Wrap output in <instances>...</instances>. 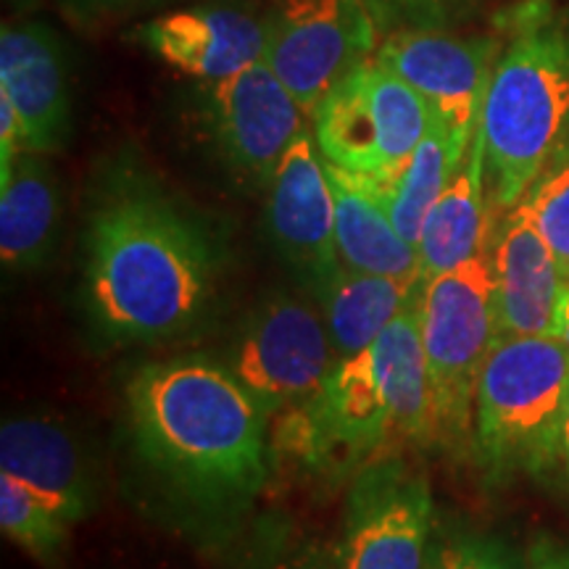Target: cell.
Returning a JSON list of instances; mask_svg holds the SVG:
<instances>
[{
    "mask_svg": "<svg viewBox=\"0 0 569 569\" xmlns=\"http://www.w3.org/2000/svg\"><path fill=\"white\" fill-rule=\"evenodd\" d=\"M213 277L211 234L153 184H117L90 213L84 293L111 340L151 343L188 330Z\"/></svg>",
    "mask_w": 569,
    "mask_h": 569,
    "instance_id": "1",
    "label": "cell"
},
{
    "mask_svg": "<svg viewBox=\"0 0 569 569\" xmlns=\"http://www.w3.org/2000/svg\"><path fill=\"white\" fill-rule=\"evenodd\" d=\"M127 411L142 461L196 507L243 509L267 486V415L230 369L206 359L142 367Z\"/></svg>",
    "mask_w": 569,
    "mask_h": 569,
    "instance_id": "2",
    "label": "cell"
},
{
    "mask_svg": "<svg viewBox=\"0 0 569 569\" xmlns=\"http://www.w3.org/2000/svg\"><path fill=\"white\" fill-rule=\"evenodd\" d=\"M419 293L372 346L338 361L303 407L280 417L274 443L317 472H346L436 440Z\"/></svg>",
    "mask_w": 569,
    "mask_h": 569,
    "instance_id": "3",
    "label": "cell"
},
{
    "mask_svg": "<svg viewBox=\"0 0 569 569\" xmlns=\"http://www.w3.org/2000/svg\"><path fill=\"white\" fill-rule=\"evenodd\" d=\"M480 134L496 203L515 209L569 134V38L551 19L536 13L498 56Z\"/></svg>",
    "mask_w": 569,
    "mask_h": 569,
    "instance_id": "4",
    "label": "cell"
},
{
    "mask_svg": "<svg viewBox=\"0 0 569 569\" xmlns=\"http://www.w3.org/2000/svg\"><path fill=\"white\" fill-rule=\"evenodd\" d=\"M569 351L557 338H498L475 393V443L493 480L540 475L561 457Z\"/></svg>",
    "mask_w": 569,
    "mask_h": 569,
    "instance_id": "5",
    "label": "cell"
},
{
    "mask_svg": "<svg viewBox=\"0 0 569 569\" xmlns=\"http://www.w3.org/2000/svg\"><path fill=\"white\" fill-rule=\"evenodd\" d=\"M419 317L436 440L461 443L475 422L480 369L498 340L490 251L422 282Z\"/></svg>",
    "mask_w": 569,
    "mask_h": 569,
    "instance_id": "6",
    "label": "cell"
},
{
    "mask_svg": "<svg viewBox=\"0 0 569 569\" xmlns=\"http://www.w3.org/2000/svg\"><path fill=\"white\" fill-rule=\"evenodd\" d=\"M311 122L327 163L361 177H382L417 151L432 111L415 88L372 56L327 92Z\"/></svg>",
    "mask_w": 569,
    "mask_h": 569,
    "instance_id": "7",
    "label": "cell"
},
{
    "mask_svg": "<svg viewBox=\"0 0 569 569\" xmlns=\"http://www.w3.org/2000/svg\"><path fill=\"white\" fill-rule=\"evenodd\" d=\"M375 51V17L367 0H277L264 21L261 61L309 117Z\"/></svg>",
    "mask_w": 569,
    "mask_h": 569,
    "instance_id": "8",
    "label": "cell"
},
{
    "mask_svg": "<svg viewBox=\"0 0 569 569\" xmlns=\"http://www.w3.org/2000/svg\"><path fill=\"white\" fill-rule=\"evenodd\" d=\"M336 365L325 319L293 296H274L248 322L230 372L267 417H282L317 396Z\"/></svg>",
    "mask_w": 569,
    "mask_h": 569,
    "instance_id": "9",
    "label": "cell"
},
{
    "mask_svg": "<svg viewBox=\"0 0 569 569\" xmlns=\"http://www.w3.org/2000/svg\"><path fill=\"white\" fill-rule=\"evenodd\" d=\"M432 493L425 475L398 457L365 467L346 503L336 569H425Z\"/></svg>",
    "mask_w": 569,
    "mask_h": 569,
    "instance_id": "10",
    "label": "cell"
},
{
    "mask_svg": "<svg viewBox=\"0 0 569 569\" xmlns=\"http://www.w3.org/2000/svg\"><path fill=\"white\" fill-rule=\"evenodd\" d=\"M375 61L415 88L459 151H469L498 63V42L407 27L382 40Z\"/></svg>",
    "mask_w": 569,
    "mask_h": 569,
    "instance_id": "11",
    "label": "cell"
},
{
    "mask_svg": "<svg viewBox=\"0 0 569 569\" xmlns=\"http://www.w3.org/2000/svg\"><path fill=\"white\" fill-rule=\"evenodd\" d=\"M206 117L224 161L240 177L267 188L288 148L306 130L309 113L264 61H253L238 74L211 82Z\"/></svg>",
    "mask_w": 569,
    "mask_h": 569,
    "instance_id": "12",
    "label": "cell"
},
{
    "mask_svg": "<svg viewBox=\"0 0 569 569\" xmlns=\"http://www.w3.org/2000/svg\"><path fill=\"white\" fill-rule=\"evenodd\" d=\"M267 188L269 238L319 293L343 269V261L336 240V196L315 132L298 134Z\"/></svg>",
    "mask_w": 569,
    "mask_h": 569,
    "instance_id": "13",
    "label": "cell"
},
{
    "mask_svg": "<svg viewBox=\"0 0 569 569\" xmlns=\"http://www.w3.org/2000/svg\"><path fill=\"white\" fill-rule=\"evenodd\" d=\"M0 96L17 111L27 151L53 153L71 130V101L61 42L40 21L0 30Z\"/></svg>",
    "mask_w": 569,
    "mask_h": 569,
    "instance_id": "14",
    "label": "cell"
},
{
    "mask_svg": "<svg viewBox=\"0 0 569 569\" xmlns=\"http://www.w3.org/2000/svg\"><path fill=\"white\" fill-rule=\"evenodd\" d=\"M490 264L498 338H553L565 272L551 246L519 206L509 209L501 222L490 248Z\"/></svg>",
    "mask_w": 569,
    "mask_h": 569,
    "instance_id": "15",
    "label": "cell"
},
{
    "mask_svg": "<svg viewBox=\"0 0 569 569\" xmlns=\"http://www.w3.org/2000/svg\"><path fill=\"white\" fill-rule=\"evenodd\" d=\"M0 475L19 480L69 525L96 509V472L80 440L51 417H13L0 427Z\"/></svg>",
    "mask_w": 569,
    "mask_h": 569,
    "instance_id": "16",
    "label": "cell"
},
{
    "mask_svg": "<svg viewBox=\"0 0 569 569\" xmlns=\"http://www.w3.org/2000/svg\"><path fill=\"white\" fill-rule=\"evenodd\" d=\"M148 51L184 74L219 82L264 56V24L238 9H188L156 17L138 30Z\"/></svg>",
    "mask_w": 569,
    "mask_h": 569,
    "instance_id": "17",
    "label": "cell"
},
{
    "mask_svg": "<svg viewBox=\"0 0 569 569\" xmlns=\"http://www.w3.org/2000/svg\"><path fill=\"white\" fill-rule=\"evenodd\" d=\"M336 196V240L346 269L422 282L419 251L409 243L359 174L327 163Z\"/></svg>",
    "mask_w": 569,
    "mask_h": 569,
    "instance_id": "18",
    "label": "cell"
},
{
    "mask_svg": "<svg viewBox=\"0 0 569 569\" xmlns=\"http://www.w3.org/2000/svg\"><path fill=\"white\" fill-rule=\"evenodd\" d=\"M486 148L480 127L472 146L446 184L443 196L432 206L430 217L419 234V264L422 282L457 269L475 256L490 251V217L486 203Z\"/></svg>",
    "mask_w": 569,
    "mask_h": 569,
    "instance_id": "19",
    "label": "cell"
},
{
    "mask_svg": "<svg viewBox=\"0 0 569 569\" xmlns=\"http://www.w3.org/2000/svg\"><path fill=\"white\" fill-rule=\"evenodd\" d=\"M61 217L56 177L42 153L21 148L0 182V259L6 269H32L51 251Z\"/></svg>",
    "mask_w": 569,
    "mask_h": 569,
    "instance_id": "20",
    "label": "cell"
},
{
    "mask_svg": "<svg viewBox=\"0 0 569 569\" xmlns=\"http://www.w3.org/2000/svg\"><path fill=\"white\" fill-rule=\"evenodd\" d=\"M419 288L422 282L361 274L346 267L340 269L317 293L322 298L325 325L338 361L351 359L372 346L388 330L390 322L407 309Z\"/></svg>",
    "mask_w": 569,
    "mask_h": 569,
    "instance_id": "21",
    "label": "cell"
},
{
    "mask_svg": "<svg viewBox=\"0 0 569 569\" xmlns=\"http://www.w3.org/2000/svg\"><path fill=\"white\" fill-rule=\"evenodd\" d=\"M465 156L467 153L459 151L451 132L432 117L430 130L401 167L382 177H359L393 219L398 232L409 243L419 246V234H422L432 206L443 196L446 184L451 182Z\"/></svg>",
    "mask_w": 569,
    "mask_h": 569,
    "instance_id": "22",
    "label": "cell"
},
{
    "mask_svg": "<svg viewBox=\"0 0 569 569\" xmlns=\"http://www.w3.org/2000/svg\"><path fill=\"white\" fill-rule=\"evenodd\" d=\"M0 528L38 565L61 569L71 525L9 475H0Z\"/></svg>",
    "mask_w": 569,
    "mask_h": 569,
    "instance_id": "23",
    "label": "cell"
},
{
    "mask_svg": "<svg viewBox=\"0 0 569 569\" xmlns=\"http://www.w3.org/2000/svg\"><path fill=\"white\" fill-rule=\"evenodd\" d=\"M519 209L538 227L546 243L557 256L561 272L569 274V146L553 156L549 167L540 172L532 188L525 193Z\"/></svg>",
    "mask_w": 569,
    "mask_h": 569,
    "instance_id": "24",
    "label": "cell"
},
{
    "mask_svg": "<svg viewBox=\"0 0 569 569\" xmlns=\"http://www.w3.org/2000/svg\"><path fill=\"white\" fill-rule=\"evenodd\" d=\"M425 569H522L517 553L488 536H451L430 549Z\"/></svg>",
    "mask_w": 569,
    "mask_h": 569,
    "instance_id": "25",
    "label": "cell"
},
{
    "mask_svg": "<svg viewBox=\"0 0 569 569\" xmlns=\"http://www.w3.org/2000/svg\"><path fill=\"white\" fill-rule=\"evenodd\" d=\"M377 19L390 21H417L430 19L446 9L453 0H367Z\"/></svg>",
    "mask_w": 569,
    "mask_h": 569,
    "instance_id": "26",
    "label": "cell"
},
{
    "mask_svg": "<svg viewBox=\"0 0 569 569\" xmlns=\"http://www.w3.org/2000/svg\"><path fill=\"white\" fill-rule=\"evenodd\" d=\"M528 569H569V543L553 538H538L530 546Z\"/></svg>",
    "mask_w": 569,
    "mask_h": 569,
    "instance_id": "27",
    "label": "cell"
},
{
    "mask_svg": "<svg viewBox=\"0 0 569 569\" xmlns=\"http://www.w3.org/2000/svg\"><path fill=\"white\" fill-rule=\"evenodd\" d=\"M553 338L569 351V274L565 277V290H561L559 309H557V325H553Z\"/></svg>",
    "mask_w": 569,
    "mask_h": 569,
    "instance_id": "28",
    "label": "cell"
},
{
    "mask_svg": "<svg viewBox=\"0 0 569 569\" xmlns=\"http://www.w3.org/2000/svg\"><path fill=\"white\" fill-rule=\"evenodd\" d=\"M288 569H336V557H327L319 549H309L303 557H298Z\"/></svg>",
    "mask_w": 569,
    "mask_h": 569,
    "instance_id": "29",
    "label": "cell"
},
{
    "mask_svg": "<svg viewBox=\"0 0 569 569\" xmlns=\"http://www.w3.org/2000/svg\"><path fill=\"white\" fill-rule=\"evenodd\" d=\"M561 461H565L567 478H569V401H567V411H565V422H561Z\"/></svg>",
    "mask_w": 569,
    "mask_h": 569,
    "instance_id": "30",
    "label": "cell"
},
{
    "mask_svg": "<svg viewBox=\"0 0 569 569\" xmlns=\"http://www.w3.org/2000/svg\"><path fill=\"white\" fill-rule=\"evenodd\" d=\"M111 3H119V0H111Z\"/></svg>",
    "mask_w": 569,
    "mask_h": 569,
    "instance_id": "31",
    "label": "cell"
}]
</instances>
